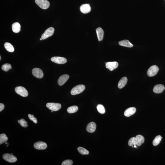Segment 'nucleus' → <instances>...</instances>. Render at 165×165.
<instances>
[{
	"label": "nucleus",
	"instance_id": "f257e3e1",
	"mask_svg": "<svg viewBox=\"0 0 165 165\" xmlns=\"http://www.w3.org/2000/svg\"><path fill=\"white\" fill-rule=\"evenodd\" d=\"M85 87L84 85H79L74 87L71 91V95H76L81 93L85 90Z\"/></svg>",
	"mask_w": 165,
	"mask_h": 165
},
{
	"label": "nucleus",
	"instance_id": "f03ea898",
	"mask_svg": "<svg viewBox=\"0 0 165 165\" xmlns=\"http://www.w3.org/2000/svg\"><path fill=\"white\" fill-rule=\"evenodd\" d=\"M35 3L40 8L43 9H48L50 5L49 2L47 0H35Z\"/></svg>",
	"mask_w": 165,
	"mask_h": 165
},
{
	"label": "nucleus",
	"instance_id": "7ed1b4c3",
	"mask_svg": "<svg viewBox=\"0 0 165 165\" xmlns=\"http://www.w3.org/2000/svg\"><path fill=\"white\" fill-rule=\"evenodd\" d=\"M16 93L22 97H26L28 95V92L26 89L22 86L17 87L15 89Z\"/></svg>",
	"mask_w": 165,
	"mask_h": 165
},
{
	"label": "nucleus",
	"instance_id": "20e7f679",
	"mask_svg": "<svg viewBox=\"0 0 165 165\" xmlns=\"http://www.w3.org/2000/svg\"><path fill=\"white\" fill-rule=\"evenodd\" d=\"M46 107L51 111H56L60 109L61 105L59 103H48L46 104Z\"/></svg>",
	"mask_w": 165,
	"mask_h": 165
},
{
	"label": "nucleus",
	"instance_id": "39448f33",
	"mask_svg": "<svg viewBox=\"0 0 165 165\" xmlns=\"http://www.w3.org/2000/svg\"><path fill=\"white\" fill-rule=\"evenodd\" d=\"M54 32V28L51 27L47 29L44 33L42 35L41 38L43 40L48 38V37L52 36Z\"/></svg>",
	"mask_w": 165,
	"mask_h": 165
},
{
	"label": "nucleus",
	"instance_id": "423d86ee",
	"mask_svg": "<svg viewBox=\"0 0 165 165\" xmlns=\"http://www.w3.org/2000/svg\"><path fill=\"white\" fill-rule=\"evenodd\" d=\"M159 70V68L157 66L152 65L148 69L147 74L149 77L153 76L157 74Z\"/></svg>",
	"mask_w": 165,
	"mask_h": 165
},
{
	"label": "nucleus",
	"instance_id": "0eeeda50",
	"mask_svg": "<svg viewBox=\"0 0 165 165\" xmlns=\"http://www.w3.org/2000/svg\"><path fill=\"white\" fill-rule=\"evenodd\" d=\"M3 159L10 163H14L17 160V159L15 156L9 153H5L3 156Z\"/></svg>",
	"mask_w": 165,
	"mask_h": 165
},
{
	"label": "nucleus",
	"instance_id": "6e6552de",
	"mask_svg": "<svg viewBox=\"0 0 165 165\" xmlns=\"http://www.w3.org/2000/svg\"><path fill=\"white\" fill-rule=\"evenodd\" d=\"M32 74L36 78L40 79L44 76V73L42 70L39 68H34L32 71Z\"/></svg>",
	"mask_w": 165,
	"mask_h": 165
},
{
	"label": "nucleus",
	"instance_id": "1a4fd4ad",
	"mask_svg": "<svg viewBox=\"0 0 165 165\" xmlns=\"http://www.w3.org/2000/svg\"><path fill=\"white\" fill-rule=\"evenodd\" d=\"M52 62L58 64H64L67 62V60L65 58L60 57H54L51 58Z\"/></svg>",
	"mask_w": 165,
	"mask_h": 165
},
{
	"label": "nucleus",
	"instance_id": "9d476101",
	"mask_svg": "<svg viewBox=\"0 0 165 165\" xmlns=\"http://www.w3.org/2000/svg\"><path fill=\"white\" fill-rule=\"evenodd\" d=\"M34 147L38 150H44L47 147V145L45 142L39 141L35 143L34 145Z\"/></svg>",
	"mask_w": 165,
	"mask_h": 165
},
{
	"label": "nucleus",
	"instance_id": "9b49d317",
	"mask_svg": "<svg viewBox=\"0 0 165 165\" xmlns=\"http://www.w3.org/2000/svg\"><path fill=\"white\" fill-rule=\"evenodd\" d=\"M105 64L106 68L111 71L116 68L118 66V63L116 61L105 62Z\"/></svg>",
	"mask_w": 165,
	"mask_h": 165
},
{
	"label": "nucleus",
	"instance_id": "f8f14e48",
	"mask_svg": "<svg viewBox=\"0 0 165 165\" xmlns=\"http://www.w3.org/2000/svg\"><path fill=\"white\" fill-rule=\"evenodd\" d=\"M69 76L68 75L65 74L61 75L59 78L58 83L60 86H62L69 79Z\"/></svg>",
	"mask_w": 165,
	"mask_h": 165
},
{
	"label": "nucleus",
	"instance_id": "ddd939ff",
	"mask_svg": "<svg viewBox=\"0 0 165 165\" xmlns=\"http://www.w3.org/2000/svg\"><path fill=\"white\" fill-rule=\"evenodd\" d=\"M81 12L83 14H87L91 12V8L89 4L82 5L80 7Z\"/></svg>",
	"mask_w": 165,
	"mask_h": 165
},
{
	"label": "nucleus",
	"instance_id": "4468645a",
	"mask_svg": "<svg viewBox=\"0 0 165 165\" xmlns=\"http://www.w3.org/2000/svg\"><path fill=\"white\" fill-rule=\"evenodd\" d=\"M96 123L92 122L88 124L86 130L90 133H93L96 131Z\"/></svg>",
	"mask_w": 165,
	"mask_h": 165
},
{
	"label": "nucleus",
	"instance_id": "2eb2a0df",
	"mask_svg": "<svg viewBox=\"0 0 165 165\" xmlns=\"http://www.w3.org/2000/svg\"><path fill=\"white\" fill-rule=\"evenodd\" d=\"M165 89L164 85L159 84L155 85L153 89V92L155 93L159 94L162 93Z\"/></svg>",
	"mask_w": 165,
	"mask_h": 165
},
{
	"label": "nucleus",
	"instance_id": "dca6fc26",
	"mask_svg": "<svg viewBox=\"0 0 165 165\" xmlns=\"http://www.w3.org/2000/svg\"><path fill=\"white\" fill-rule=\"evenodd\" d=\"M136 109L135 107H131L127 109L124 112V115L126 117H129L135 114Z\"/></svg>",
	"mask_w": 165,
	"mask_h": 165
},
{
	"label": "nucleus",
	"instance_id": "f3484780",
	"mask_svg": "<svg viewBox=\"0 0 165 165\" xmlns=\"http://www.w3.org/2000/svg\"><path fill=\"white\" fill-rule=\"evenodd\" d=\"M96 32L99 41H102L104 37V31L101 28L99 27L96 29Z\"/></svg>",
	"mask_w": 165,
	"mask_h": 165
},
{
	"label": "nucleus",
	"instance_id": "a211bd4d",
	"mask_svg": "<svg viewBox=\"0 0 165 165\" xmlns=\"http://www.w3.org/2000/svg\"><path fill=\"white\" fill-rule=\"evenodd\" d=\"M128 82V79L126 77H124L120 79L118 82V87L120 89H122L126 85Z\"/></svg>",
	"mask_w": 165,
	"mask_h": 165
},
{
	"label": "nucleus",
	"instance_id": "6ab92c4d",
	"mask_svg": "<svg viewBox=\"0 0 165 165\" xmlns=\"http://www.w3.org/2000/svg\"><path fill=\"white\" fill-rule=\"evenodd\" d=\"M12 29L13 31L15 33H19L21 30V26L18 22H15L12 25Z\"/></svg>",
	"mask_w": 165,
	"mask_h": 165
},
{
	"label": "nucleus",
	"instance_id": "aec40b11",
	"mask_svg": "<svg viewBox=\"0 0 165 165\" xmlns=\"http://www.w3.org/2000/svg\"><path fill=\"white\" fill-rule=\"evenodd\" d=\"M119 44L120 46L128 47H131L133 46V45L128 40H121L119 42Z\"/></svg>",
	"mask_w": 165,
	"mask_h": 165
},
{
	"label": "nucleus",
	"instance_id": "412c9836",
	"mask_svg": "<svg viewBox=\"0 0 165 165\" xmlns=\"http://www.w3.org/2000/svg\"><path fill=\"white\" fill-rule=\"evenodd\" d=\"M136 138L137 145L138 146H140L144 142L145 139L143 136L141 135H138L135 137Z\"/></svg>",
	"mask_w": 165,
	"mask_h": 165
},
{
	"label": "nucleus",
	"instance_id": "4be33fe9",
	"mask_svg": "<svg viewBox=\"0 0 165 165\" xmlns=\"http://www.w3.org/2000/svg\"><path fill=\"white\" fill-rule=\"evenodd\" d=\"M4 46L7 51L9 52H13L15 51V49L13 46L10 43L8 42L6 43Z\"/></svg>",
	"mask_w": 165,
	"mask_h": 165
},
{
	"label": "nucleus",
	"instance_id": "5701e85b",
	"mask_svg": "<svg viewBox=\"0 0 165 165\" xmlns=\"http://www.w3.org/2000/svg\"><path fill=\"white\" fill-rule=\"evenodd\" d=\"M78 108L77 106H71V107H68L67 111L68 113L70 114H72L78 111Z\"/></svg>",
	"mask_w": 165,
	"mask_h": 165
},
{
	"label": "nucleus",
	"instance_id": "b1692460",
	"mask_svg": "<svg viewBox=\"0 0 165 165\" xmlns=\"http://www.w3.org/2000/svg\"><path fill=\"white\" fill-rule=\"evenodd\" d=\"M162 138V137L160 135L156 137L153 141V146H156L158 145L161 141Z\"/></svg>",
	"mask_w": 165,
	"mask_h": 165
},
{
	"label": "nucleus",
	"instance_id": "393cba45",
	"mask_svg": "<svg viewBox=\"0 0 165 165\" xmlns=\"http://www.w3.org/2000/svg\"><path fill=\"white\" fill-rule=\"evenodd\" d=\"M128 144L129 146H132L133 145L134 146L137 145V142L136 137H133L131 138L129 140Z\"/></svg>",
	"mask_w": 165,
	"mask_h": 165
},
{
	"label": "nucleus",
	"instance_id": "a878e982",
	"mask_svg": "<svg viewBox=\"0 0 165 165\" xmlns=\"http://www.w3.org/2000/svg\"><path fill=\"white\" fill-rule=\"evenodd\" d=\"M97 109L98 111L101 114H103L105 113V109L103 105H98L97 107Z\"/></svg>",
	"mask_w": 165,
	"mask_h": 165
},
{
	"label": "nucleus",
	"instance_id": "bb28decb",
	"mask_svg": "<svg viewBox=\"0 0 165 165\" xmlns=\"http://www.w3.org/2000/svg\"><path fill=\"white\" fill-rule=\"evenodd\" d=\"M78 151L82 155H88L89 154V151L85 148L81 147H79L77 148Z\"/></svg>",
	"mask_w": 165,
	"mask_h": 165
},
{
	"label": "nucleus",
	"instance_id": "cd10ccee",
	"mask_svg": "<svg viewBox=\"0 0 165 165\" xmlns=\"http://www.w3.org/2000/svg\"><path fill=\"white\" fill-rule=\"evenodd\" d=\"M8 138L5 134H2L0 135V144L5 143L7 141Z\"/></svg>",
	"mask_w": 165,
	"mask_h": 165
},
{
	"label": "nucleus",
	"instance_id": "c85d7f7f",
	"mask_svg": "<svg viewBox=\"0 0 165 165\" xmlns=\"http://www.w3.org/2000/svg\"><path fill=\"white\" fill-rule=\"evenodd\" d=\"M12 65L6 63L2 65V69L3 70L7 72L10 69H12Z\"/></svg>",
	"mask_w": 165,
	"mask_h": 165
},
{
	"label": "nucleus",
	"instance_id": "c756f323",
	"mask_svg": "<svg viewBox=\"0 0 165 165\" xmlns=\"http://www.w3.org/2000/svg\"><path fill=\"white\" fill-rule=\"evenodd\" d=\"M18 122L20 124L22 127H24V128H27L28 126L27 122L25 121L23 119L18 120Z\"/></svg>",
	"mask_w": 165,
	"mask_h": 165
},
{
	"label": "nucleus",
	"instance_id": "7c9ffc66",
	"mask_svg": "<svg viewBox=\"0 0 165 165\" xmlns=\"http://www.w3.org/2000/svg\"><path fill=\"white\" fill-rule=\"evenodd\" d=\"M28 116L30 120L33 121L34 123H37V118H36V117H34V115H33L29 114Z\"/></svg>",
	"mask_w": 165,
	"mask_h": 165
},
{
	"label": "nucleus",
	"instance_id": "2f4dec72",
	"mask_svg": "<svg viewBox=\"0 0 165 165\" xmlns=\"http://www.w3.org/2000/svg\"><path fill=\"white\" fill-rule=\"evenodd\" d=\"M72 161L70 160H66L62 162V165H72L73 164Z\"/></svg>",
	"mask_w": 165,
	"mask_h": 165
},
{
	"label": "nucleus",
	"instance_id": "473e14b6",
	"mask_svg": "<svg viewBox=\"0 0 165 165\" xmlns=\"http://www.w3.org/2000/svg\"><path fill=\"white\" fill-rule=\"evenodd\" d=\"M5 105L2 103H0V112H1L5 108Z\"/></svg>",
	"mask_w": 165,
	"mask_h": 165
},
{
	"label": "nucleus",
	"instance_id": "72a5a7b5",
	"mask_svg": "<svg viewBox=\"0 0 165 165\" xmlns=\"http://www.w3.org/2000/svg\"><path fill=\"white\" fill-rule=\"evenodd\" d=\"M40 40H43V39H42V38H40Z\"/></svg>",
	"mask_w": 165,
	"mask_h": 165
},
{
	"label": "nucleus",
	"instance_id": "f704fd0d",
	"mask_svg": "<svg viewBox=\"0 0 165 165\" xmlns=\"http://www.w3.org/2000/svg\"><path fill=\"white\" fill-rule=\"evenodd\" d=\"M136 146H135H135H134V147L135 148H136Z\"/></svg>",
	"mask_w": 165,
	"mask_h": 165
},
{
	"label": "nucleus",
	"instance_id": "c9c22d12",
	"mask_svg": "<svg viewBox=\"0 0 165 165\" xmlns=\"http://www.w3.org/2000/svg\"><path fill=\"white\" fill-rule=\"evenodd\" d=\"M1 56H0V60H1Z\"/></svg>",
	"mask_w": 165,
	"mask_h": 165
},
{
	"label": "nucleus",
	"instance_id": "e433bc0d",
	"mask_svg": "<svg viewBox=\"0 0 165 165\" xmlns=\"http://www.w3.org/2000/svg\"><path fill=\"white\" fill-rule=\"evenodd\" d=\"M5 143L6 144H8L7 142H5Z\"/></svg>",
	"mask_w": 165,
	"mask_h": 165
},
{
	"label": "nucleus",
	"instance_id": "4c0bfd02",
	"mask_svg": "<svg viewBox=\"0 0 165 165\" xmlns=\"http://www.w3.org/2000/svg\"><path fill=\"white\" fill-rule=\"evenodd\" d=\"M53 111H51V112L52 113H53Z\"/></svg>",
	"mask_w": 165,
	"mask_h": 165
},
{
	"label": "nucleus",
	"instance_id": "58836bf2",
	"mask_svg": "<svg viewBox=\"0 0 165 165\" xmlns=\"http://www.w3.org/2000/svg\"><path fill=\"white\" fill-rule=\"evenodd\" d=\"M12 155H13V154L12 153Z\"/></svg>",
	"mask_w": 165,
	"mask_h": 165
},
{
	"label": "nucleus",
	"instance_id": "ea45409f",
	"mask_svg": "<svg viewBox=\"0 0 165 165\" xmlns=\"http://www.w3.org/2000/svg\"></svg>",
	"mask_w": 165,
	"mask_h": 165
}]
</instances>
